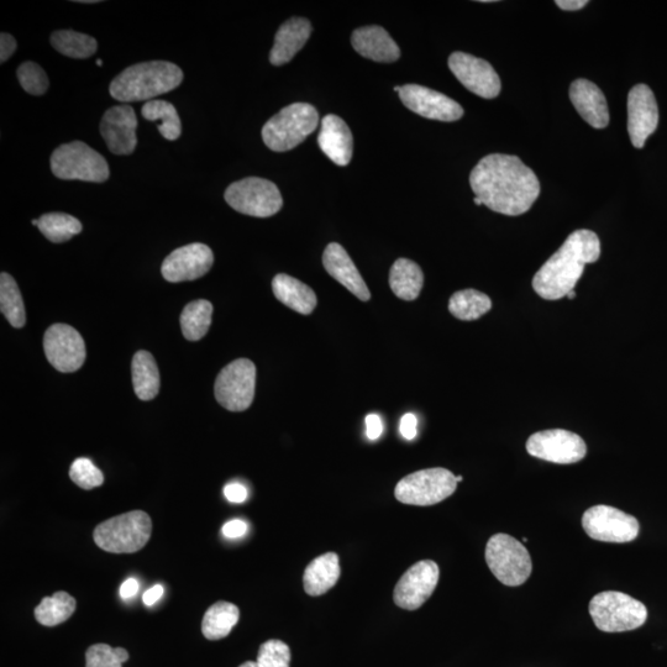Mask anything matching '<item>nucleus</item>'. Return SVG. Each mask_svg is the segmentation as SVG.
I'll return each instance as SVG.
<instances>
[{"instance_id": "obj_3", "label": "nucleus", "mask_w": 667, "mask_h": 667, "mask_svg": "<svg viewBox=\"0 0 667 667\" xmlns=\"http://www.w3.org/2000/svg\"><path fill=\"white\" fill-rule=\"evenodd\" d=\"M183 81V72L175 63L150 61L126 68L110 84L115 101L133 103L154 101V98L176 89Z\"/></svg>"}, {"instance_id": "obj_46", "label": "nucleus", "mask_w": 667, "mask_h": 667, "mask_svg": "<svg viewBox=\"0 0 667 667\" xmlns=\"http://www.w3.org/2000/svg\"><path fill=\"white\" fill-rule=\"evenodd\" d=\"M15 50H17V41H15L12 35L3 33L0 36V61L2 63L8 61Z\"/></svg>"}, {"instance_id": "obj_38", "label": "nucleus", "mask_w": 667, "mask_h": 667, "mask_svg": "<svg viewBox=\"0 0 667 667\" xmlns=\"http://www.w3.org/2000/svg\"><path fill=\"white\" fill-rule=\"evenodd\" d=\"M18 80L20 86L25 92L33 94V96H42L49 89V78L42 68L35 62H24L18 68Z\"/></svg>"}, {"instance_id": "obj_29", "label": "nucleus", "mask_w": 667, "mask_h": 667, "mask_svg": "<svg viewBox=\"0 0 667 667\" xmlns=\"http://www.w3.org/2000/svg\"><path fill=\"white\" fill-rule=\"evenodd\" d=\"M424 285L422 269L416 262L398 259L390 271V287L393 293L403 301H414L419 297Z\"/></svg>"}, {"instance_id": "obj_52", "label": "nucleus", "mask_w": 667, "mask_h": 667, "mask_svg": "<svg viewBox=\"0 0 667 667\" xmlns=\"http://www.w3.org/2000/svg\"><path fill=\"white\" fill-rule=\"evenodd\" d=\"M566 297L569 298V299H575L576 298V292L572 291L569 294H567Z\"/></svg>"}, {"instance_id": "obj_56", "label": "nucleus", "mask_w": 667, "mask_h": 667, "mask_svg": "<svg viewBox=\"0 0 667 667\" xmlns=\"http://www.w3.org/2000/svg\"><path fill=\"white\" fill-rule=\"evenodd\" d=\"M401 89H402V87H399V86L395 87V91L398 92V93L401 92Z\"/></svg>"}, {"instance_id": "obj_43", "label": "nucleus", "mask_w": 667, "mask_h": 667, "mask_svg": "<svg viewBox=\"0 0 667 667\" xmlns=\"http://www.w3.org/2000/svg\"><path fill=\"white\" fill-rule=\"evenodd\" d=\"M418 427V419L414 414L412 413H407L404 414V416L401 419V427H399V430H401V435L404 439L411 441L414 438L417 437V430Z\"/></svg>"}, {"instance_id": "obj_40", "label": "nucleus", "mask_w": 667, "mask_h": 667, "mask_svg": "<svg viewBox=\"0 0 667 667\" xmlns=\"http://www.w3.org/2000/svg\"><path fill=\"white\" fill-rule=\"evenodd\" d=\"M256 661L262 667H290L291 649L281 640H269L261 645Z\"/></svg>"}, {"instance_id": "obj_47", "label": "nucleus", "mask_w": 667, "mask_h": 667, "mask_svg": "<svg viewBox=\"0 0 667 667\" xmlns=\"http://www.w3.org/2000/svg\"><path fill=\"white\" fill-rule=\"evenodd\" d=\"M164 587L161 585H155L151 587L150 590H147L143 596L144 605L147 607L154 606L157 601L164 596Z\"/></svg>"}, {"instance_id": "obj_17", "label": "nucleus", "mask_w": 667, "mask_h": 667, "mask_svg": "<svg viewBox=\"0 0 667 667\" xmlns=\"http://www.w3.org/2000/svg\"><path fill=\"white\" fill-rule=\"evenodd\" d=\"M399 98L409 110L423 118L449 123L464 117V109L458 102L419 84L403 86Z\"/></svg>"}, {"instance_id": "obj_37", "label": "nucleus", "mask_w": 667, "mask_h": 667, "mask_svg": "<svg viewBox=\"0 0 667 667\" xmlns=\"http://www.w3.org/2000/svg\"><path fill=\"white\" fill-rule=\"evenodd\" d=\"M38 228L51 243H65L82 231L80 220L65 213H47L39 219Z\"/></svg>"}, {"instance_id": "obj_4", "label": "nucleus", "mask_w": 667, "mask_h": 667, "mask_svg": "<svg viewBox=\"0 0 667 667\" xmlns=\"http://www.w3.org/2000/svg\"><path fill=\"white\" fill-rule=\"evenodd\" d=\"M319 124L313 105L294 103L283 108L262 128V139L270 150L286 152L302 144Z\"/></svg>"}, {"instance_id": "obj_8", "label": "nucleus", "mask_w": 667, "mask_h": 667, "mask_svg": "<svg viewBox=\"0 0 667 667\" xmlns=\"http://www.w3.org/2000/svg\"><path fill=\"white\" fill-rule=\"evenodd\" d=\"M486 563L503 585L517 587L532 575V558L522 543L507 534H496L488 540Z\"/></svg>"}, {"instance_id": "obj_21", "label": "nucleus", "mask_w": 667, "mask_h": 667, "mask_svg": "<svg viewBox=\"0 0 667 667\" xmlns=\"http://www.w3.org/2000/svg\"><path fill=\"white\" fill-rule=\"evenodd\" d=\"M323 265L334 280L353 293L360 301H370L369 288L343 246L336 243L329 244L323 254Z\"/></svg>"}, {"instance_id": "obj_15", "label": "nucleus", "mask_w": 667, "mask_h": 667, "mask_svg": "<svg viewBox=\"0 0 667 667\" xmlns=\"http://www.w3.org/2000/svg\"><path fill=\"white\" fill-rule=\"evenodd\" d=\"M440 570L432 560L419 561L401 577L393 593L398 607L416 611L432 597L438 586Z\"/></svg>"}, {"instance_id": "obj_39", "label": "nucleus", "mask_w": 667, "mask_h": 667, "mask_svg": "<svg viewBox=\"0 0 667 667\" xmlns=\"http://www.w3.org/2000/svg\"><path fill=\"white\" fill-rule=\"evenodd\" d=\"M70 477L78 487L87 491L102 486L104 482L103 472L91 460L86 458L73 461L70 469Z\"/></svg>"}, {"instance_id": "obj_36", "label": "nucleus", "mask_w": 667, "mask_h": 667, "mask_svg": "<svg viewBox=\"0 0 667 667\" xmlns=\"http://www.w3.org/2000/svg\"><path fill=\"white\" fill-rule=\"evenodd\" d=\"M0 311L14 328H23L26 314L18 283L7 272L0 275Z\"/></svg>"}, {"instance_id": "obj_5", "label": "nucleus", "mask_w": 667, "mask_h": 667, "mask_svg": "<svg viewBox=\"0 0 667 667\" xmlns=\"http://www.w3.org/2000/svg\"><path fill=\"white\" fill-rule=\"evenodd\" d=\"M152 522L144 511H133L108 519L94 529L93 539L99 548L112 554L138 553L149 542Z\"/></svg>"}, {"instance_id": "obj_16", "label": "nucleus", "mask_w": 667, "mask_h": 667, "mask_svg": "<svg viewBox=\"0 0 667 667\" xmlns=\"http://www.w3.org/2000/svg\"><path fill=\"white\" fill-rule=\"evenodd\" d=\"M449 68L462 86L476 96L493 99L501 92V80L490 62L465 52H454L449 57Z\"/></svg>"}, {"instance_id": "obj_18", "label": "nucleus", "mask_w": 667, "mask_h": 667, "mask_svg": "<svg viewBox=\"0 0 667 667\" xmlns=\"http://www.w3.org/2000/svg\"><path fill=\"white\" fill-rule=\"evenodd\" d=\"M658 125L659 108L653 91L647 84H637L628 94V133L633 146L643 149Z\"/></svg>"}, {"instance_id": "obj_6", "label": "nucleus", "mask_w": 667, "mask_h": 667, "mask_svg": "<svg viewBox=\"0 0 667 667\" xmlns=\"http://www.w3.org/2000/svg\"><path fill=\"white\" fill-rule=\"evenodd\" d=\"M590 614L596 627L605 633H622L638 629L647 622V607L626 593H598L590 602Z\"/></svg>"}, {"instance_id": "obj_2", "label": "nucleus", "mask_w": 667, "mask_h": 667, "mask_svg": "<svg viewBox=\"0 0 667 667\" xmlns=\"http://www.w3.org/2000/svg\"><path fill=\"white\" fill-rule=\"evenodd\" d=\"M601 256L600 238L591 230H576L533 278V288L546 301H559L575 290L585 266Z\"/></svg>"}, {"instance_id": "obj_49", "label": "nucleus", "mask_w": 667, "mask_h": 667, "mask_svg": "<svg viewBox=\"0 0 667 667\" xmlns=\"http://www.w3.org/2000/svg\"><path fill=\"white\" fill-rule=\"evenodd\" d=\"M555 4L567 12H575V10L585 8L588 2L587 0H556Z\"/></svg>"}, {"instance_id": "obj_54", "label": "nucleus", "mask_w": 667, "mask_h": 667, "mask_svg": "<svg viewBox=\"0 0 667 667\" xmlns=\"http://www.w3.org/2000/svg\"><path fill=\"white\" fill-rule=\"evenodd\" d=\"M462 480H464V477H462V476H456V482L459 483V482H461Z\"/></svg>"}, {"instance_id": "obj_10", "label": "nucleus", "mask_w": 667, "mask_h": 667, "mask_svg": "<svg viewBox=\"0 0 667 667\" xmlns=\"http://www.w3.org/2000/svg\"><path fill=\"white\" fill-rule=\"evenodd\" d=\"M225 201L236 212L256 218L272 217L283 206L280 189L275 183L259 177L234 182L225 191Z\"/></svg>"}, {"instance_id": "obj_9", "label": "nucleus", "mask_w": 667, "mask_h": 667, "mask_svg": "<svg viewBox=\"0 0 667 667\" xmlns=\"http://www.w3.org/2000/svg\"><path fill=\"white\" fill-rule=\"evenodd\" d=\"M458 487L453 472L441 469H427L414 472L397 483V501L409 506H434L454 495Z\"/></svg>"}, {"instance_id": "obj_48", "label": "nucleus", "mask_w": 667, "mask_h": 667, "mask_svg": "<svg viewBox=\"0 0 667 667\" xmlns=\"http://www.w3.org/2000/svg\"><path fill=\"white\" fill-rule=\"evenodd\" d=\"M139 587V582L135 579L126 580L122 587H120V597L123 600H130V598H133L139 592Z\"/></svg>"}, {"instance_id": "obj_41", "label": "nucleus", "mask_w": 667, "mask_h": 667, "mask_svg": "<svg viewBox=\"0 0 667 667\" xmlns=\"http://www.w3.org/2000/svg\"><path fill=\"white\" fill-rule=\"evenodd\" d=\"M86 667H122L115 649L107 644H96L86 653Z\"/></svg>"}, {"instance_id": "obj_27", "label": "nucleus", "mask_w": 667, "mask_h": 667, "mask_svg": "<svg viewBox=\"0 0 667 667\" xmlns=\"http://www.w3.org/2000/svg\"><path fill=\"white\" fill-rule=\"evenodd\" d=\"M341 574L339 556L327 553L314 559L304 571V590L309 596L325 595L336 585Z\"/></svg>"}, {"instance_id": "obj_42", "label": "nucleus", "mask_w": 667, "mask_h": 667, "mask_svg": "<svg viewBox=\"0 0 667 667\" xmlns=\"http://www.w3.org/2000/svg\"><path fill=\"white\" fill-rule=\"evenodd\" d=\"M224 496L231 503H243L248 498V490L239 482H231L224 487Z\"/></svg>"}, {"instance_id": "obj_31", "label": "nucleus", "mask_w": 667, "mask_h": 667, "mask_svg": "<svg viewBox=\"0 0 667 667\" xmlns=\"http://www.w3.org/2000/svg\"><path fill=\"white\" fill-rule=\"evenodd\" d=\"M213 306L206 299L188 303L181 314L183 336L189 341H198L209 332L212 324Z\"/></svg>"}, {"instance_id": "obj_35", "label": "nucleus", "mask_w": 667, "mask_h": 667, "mask_svg": "<svg viewBox=\"0 0 667 667\" xmlns=\"http://www.w3.org/2000/svg\"><path fill=\"white\" fill-rule=\"evenodd\" d=\"M141 113L149 122H161L157 125V128L166 140L175 141L180 138L182 133L181 119L178 117L177 109L173 107V104L154 99V101L144 104Z\"/></svg>"}, {"instance_id": "obj_20", "label": "nucleus", "mask_w": 667, "mask_h": 667, "mask_svg": "<svg viewBox=\"0 0 667 667\" xmlns=\"http://www.w3.org/2000/svg\"><path fill=\"white\" fill-rule=\"evenodd\" d=\"M135 110L128 104L117 105L107 110L101 122V134L110 152L115 155H130L138 145L136 139Z\"/></svg>"}, {"instance_id": "obj_34", "label": "nucleus", "mask_w": 667, "mask_h": 667, "mask_svg": "<svg viewBox=\"0 0 667 667\" xmlns=\"http://www.w3.org/2000/svg\"><path fill=\"white\" fill-rule=\"evenodd\" d=\"M51 45L60 54L71 59H88L96 54L98 42L87 34L77 33L73 30L55 31L51 35Z\"/></svg>"}, {"instance_id": "obj_14", "label": "nucleus", "mask_w": 667, "mask_h": 667, "mask_svg": "<svg viewBox=\"0 0 667 667\" xmlns=\"http://www.w3.org/2000/svg\"><path fill=\"white\" fill-rule=\"evenodd\" d=\"M44 350L50 364L63 374L80 370L86 361V344L81 334L67 324H54L46 330Z\"/></svg>"}, {"instance_id": "obj_51", "label": "nucleus", "mask_w": 667, "mask_h": 667, "mask_svg": "<svg viewBox=\"0 0 667 667\" xmlns=\"http://www.w3.org/2000/svg\"><path fill=\"white\" fill-rule=\"evenodd\" d=\"M239 667H262L257 661H246L243 665Z\"/></svg>"}, {"instance_id": "obj_23", "label": "nucleus", "mask_w": 667, "mask_h": 667, "mask_svg": "<svg viewBox=\"0 0 667 667\" xmlns=\"http://www.w3.org/2000/svg\"><path fill=\"white\" fill-rule=\"evenodd\" d=\"M320 150L338 166H348L353 159V134L343 119L329 114L323 119L318 136Z\"/></svg>"}, {"instance_id": "obj_44", "label": "nucleus", "mask_w": 667, "mask_h": 667, "mask_svg": "<svg viewBox=\"0 0 667 667\" xmlns=\"http://www.w3.org/2000/svg\"><path fill=\"white\" fill-rule=\"evenodd\" d=\"M248 529V524H246L244 521H240V519H234V521H230L224 524L222 533L225 538L239 539L248 533Z\"/></svg>"}, {"instance_id": "obj_1", "label": "nucleus", "mask_w": 667, "mask_h": 667, "mask_svg": "<svg viewBox=\"0 0 667 667\" xmlns=\"http://www.w3.org/2000/svg\"><path fill=\"white\" fill-rule=\"evenodd\" d=\"M470 185L482 204L509 217L527 213L540 194L537 175L512 155L483 157L471 172Z\"/></svg>"}, {"instance_id": "obj_28", "label": "nucleus", "mask_w": 667, "mask_h": 667, "mask_svg": "<svg viewBox=\"0 0 667 667\" xmlns=\"http://www.w3.org/2000/svg\"><path fill=\"white\" fill-rule=\"evenodd\" d=\"M133 386L141 401H151L160 391V371L149 351H138L131 362Z\"/></svg>"}, {"instance_id": "obj_30", "label": "nucleus", "mask_w": 667, "mask_h": 667, "mask_svg": "<svg viewBox=\"0 0 667 667\" xmlns=\"http://www.w3.org/2000/svg\"><path fill=\"white\" fill-rule=\"evenodd\" d=\"M239 608L233 603L220 601L215 603L204 614L202 632L208 640H220L228 637L231 630L238 624Z\"/></svg>"}, {"instance_id": "obj_24", "label": "nucleus", "mask_w": 667, "mask_h": 667, "mask_svg": "<svg viewBox=\"0 0 667 667\" xmlns=\"http://www.w3.org/2000/svg\"><path fill=\"white\" fill-rule=\"evenodd\" d=\"M354 49L362 57L376 62H395L401 57L396 41L381 26H365L351 36Z\"/></svg>"}, {"instance_id": "obj_25", "label": "nucleus", "mask_w": 667, "mask_h": 667, "mask_svg": "<svg viewBox=\"0 0 667 667\" xmlns=\"http://www.w3.org/2000/svg\"><path fill=\"white\" fill-rule=\"evenodd\" d=\"M312 34V24L304 18H292L281 25L273 44L270 62L275 66L286 65L306 45Z\"/></svg>"}, {"instance_id": "obj_26", "label": "nucleus", "mask_w": 667, "mask_h": 667, "mask_svg": "<svg viewBox=\"0 0 667 667\" xmlns=\"http://www.w3.org/2000/svg\"><path fill=\"white\" fill-rule=\"evenodd\" d=\"M272 290L278 301L299 314H311L317 307L318 299L312 288L285 273L273 278Z\"/></svg>"}, {"instance_id": "obj_22", "label": "nucleus", "mask_w": 667, "mask_h": 667, "mask_svg": "<svg viewBox=\"0 0 667 667\" xmlns=\"http://www.w3.org/2000/svg\"><path fill=\"white\" fill-rule=\"evenodd\" d=\"M570 99L581 118L595 129H605L609 124V110L605 94L595 83L584 80L572 82Z\"/></svg>"}, {"instance_id": "obj_53", "label": "nucleus", "mask_w": 667, "mask_h": 667, "mask_svg": "<svg viewBox=\"0 0 667 667\" xmlns=\"http://www.w3.org/2000/svg\"><path fill=\"white\" fill-rule=\"evenodd\" d=\"M474 202H475L476 206H482L481 199L475 197Z\"/></svg>"}, {"instance_id": "obj_7", "label": "nucleus", "mask_w": 667, "mask_h": 667, "mask_svg": "<svg viewBox=\"0 0 667 667\" xmlns=\"http://www.w3.org/2000/svg\"><path fill=\"white\" fill-rule=\"evenodd\" d=\"M51 170L61 180L102 183L109 178L104 157L82 141L63 144L51 156Z\"/></svg>"}, {"instance_id": "obj_11", "label": "nucleus", "mask_w": 667, "mask_h": 667, "mask_svg": "<svg viewBox=\"0 0 667 667\" xmlns=\"http://www.w3.org/2000/svg\"><path fill=\"white\" fill-rule=\"evenodd\" d=\"M256 366L239 359L225 366L215 381L214 392L220 406L230 412H244L255 398Z\"/></svg>"}, {"instance_id": "obj_50", "label": "nucleus", "mask_w": 667, "mask_h": 667, "mask_svg": "<svg viewBox=\"0 0 667 667\" xmlns=\"http://www.w3.org/2000/svg\"><path fill=\"white\" fill-rule=\"evenodd\" d=\"M115 653H117L119 660L122 661L123 664L126 663V661H128L129 653L125 649L115 648Z\"/></svg>"}, {"instance_id": "obj_19", "label": "nucleus", "mask_w": 667, "mask_h": 667, "mask_svg": "<svg viewBox=\"0 0 667 667\" xmlns=\"http://www.w3.org/2000/svg\"><path fill=\"white\" fill-rule=\"evenodd\" d=\"M214 264L213 251L204 244H189L172 251L162 264L165 280L180 283L206 276Z\"/></svg>"}, {"instance_id": "obj_13", "label": "nucleus", "mask_w": 667, "mask_h": 667, "mask_svg": "<svg viewBox=\"0 0 667 667\" xmlns=\"http://www.w3.org/2000/svg\"><path fill=\"white\" fill-rule=\"evenodd\" d=\"M529 455L553 464L570 465L585 459L587 446L575 433L564 429L544 430L527 441Z\"/></svg>"}, {"instance_id": "obj_12", "label": "nucleus", "mask_w": 667, "mask_h": 667, "mask_svg": "<svg viewBox=\"0 0 667 667\" xmlns=\"http://www.w3.org/2000/svg\"><path fill=\"white\" fill-rule=\"evenodd\" d=\"M588 537L603 543H629L637 539L640 525L637 518L609 506H595L582 517Z\"/></svg>"}, {"instance_id": "obj_45", "label": "nucleus", "mask_w": 667, "mask_h": 667, "mask_svg": "<svg viewBox=\"0 0 667 667\" xmlns=\"http://www.w3.org/2000/svg\"><path fill=\"white\" fill-rule=\"evenodd\" d=\"M366 435L370 440H377L381 438L383 433L382 419L378 414H369L365 419Z\"/></svg>"}, {"instance_id": "obj_32", "label": "nucleus", "mask_w": 667, "mask_h": 667, "mask_svg": "<svg viewBox=\"0 0 667 667\" xmlns=\"http://www.w3.org/2000/svg\"><path fill=\"white\" fill-rule=\"evenodd\" d=\"M492 308L491 298L487 294L476 290L459 291L451 296L449 311L455 318L471 322L477 320Z\"/></svg>"}, {"instance_id": "obj_55", "label": "nucleus", "mask_w": 667, "mask_h": 667, "mask_svg": "<svg viewBox=\"0 0 667 667\" xmlns=\"http://www.w3.org/2000/svg\"><path fill=\"white\" fill-rule=\"evenodd\" d=\"M102 63H103L102 60H97V65H98L99 67H102V66H103Z\"/></svg>"}, {"instance_id": "obj_33", "label": "nucleus", "mask_w": 667, "mask_h": 667, "mask_svg": "<svg viewBox=\"0 0 667 667\" xmlns=\"http://www.w3.org/2000/svg\"><path fill=\"white\" fill-rule=\"evenodd\" d=\"M76 600L67 592H56L52 597H45L35 608V618L42 626L55 627L66 622L76 611Z\"/></svg>"}]
</instances>
